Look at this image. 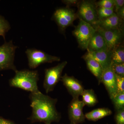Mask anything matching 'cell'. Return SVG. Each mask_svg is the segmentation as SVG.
Wrapping results in <instances>:
<instances>
[{
    "instance_id": "3",
    "label": "cell",
    "mask_w": 124,
    "mask_h": 124,
    "mask_svg": "<svg viewBox=\"0 0 124 124\" xmlns=\"http://www.w3.org/2000/svg\"><path fill=\"white\" fill-rule=\"evenodd\" d=\"M18 46L13 44V41L5 42L0 46V71L17 70L14 63L16 50Z\"/></svg>"
},
{
    "instance_id": "12",
    "label": "cell",
    "mask_w": 124,
    "mask_h": 124,
    "mask_svg": "<svg viewBox=\"0 0 124 124\" xmlns=\"http://www.w3.org/2000/svg\"><path fill=\"white\" fill-rule=\"evenodd\" d=\"M101 83L105 86L111 99L116 94V75L111 66L103 71Z\"/></svg>"
},
{
    "instance_id": "5",
    "label": "cell",
    "mask_w": 124,
    "mask_h": 124,
    "mask_svg": "<svg viewBox=\"0 0 124 124\" xmlns=\"http://www.w3.org/2000/svg\"><path fill=\"white\" fill-rule=\"evenodd\" d=\"M96 31V29L91 24L80 19L79 24L73 31V33L80 47L87 50L89 42Z\"/></svg>"
},
{
    "instance_id": "25",
    "label": "cell",
    "mask_w": 124,
    "mask_h": 124,
    "mask_svg": "<svg viewBox=\"0 0 124 124\" xmlns=\"http://www.w3.org/2000/svg\"><path fill=\"white\" fill-rule=\"evenodd\" d=\"M116 75L117 93H124V77Z\"/></svg>"
},
{
    "instance_id": "18",
    "label": "cell",
    "mask_w": 124,
    "mask_h": 124,
    "mask_svg": "<svg viewBox=\"0 0 124 124\" xmlns=\"http://www.w3.org/2000/svg\"><path fill=\"white\" fill-rule=\"evenodd\" d=\"M81 96L82 101L85 106L93 107L98 102L97 95L93 89L84 90Z\"/></svg>"
},
{
    "instance_id": "29",
    "label": "cell",
    "mask_w": 124,
    "mask_h": 124,
    "mask_svg": "<svg viewBox=\"0 0 124 124\" xmlns=\"http://www.w3.org/2000/svg\"><path fill=\"white\" fill-rule=\"evenodd\" d=\"M116 14L121 20H123L124 18V7H123L120 9L116 12Z\"/></svg>"
},
{
    "instance_id": "21",
    "label": "cell",
    "mask_w": 124,
    "mask_h": 124,
    "mask_svg": "<svg viewBox=\"0 0 124 124\" xmlns=\"http://www.w3.org/2000/svg\"><path fill=\"white\" fill-rule=\"evenodd\" d=\"M11 28L10 24L3 16L0 15V36L5 40V35Z\"/></svg>"
},
{
    "instance_id": "2",
    "label": "cell",
    "mask_w": 124,
    "mask_h": 124,
    "mask_svg": "<svg viewBox=\"0 0 124 124\" xmlns=\"http://www.w3.org/2000/svg\"><path fill=\"white\" fill-rule=\"evenodd\" d=\"M14 76L9 80V85L11 87L18 88L31 93L40 92L38 82L39 74L38 71L28 69L15 71Z\"/></svg>"
},
{
    "instance_id": "23",
    "label": "cell",
    "mask_w": 124,
    "mask_h": 124,
    "mask_svg": "<svg viewBox=\"0 0 124 124\" xmlns=\"http://www.w3.org/2000/svg\"><path fill=\"white\" fill-rule=\"evenodd\" d=\"M99 8L106 9H114L113 0H101L95 4Z\"/></svg>"
},
{
    "instance_id": "30",
    "label": "cell",
    "mask_w": 124,
    "mask_h": 124,
    "mask_svg": "<svg viewBox=\"0 0 124 124\" xmlns=\"http://www.w3.org/2000/svg\"><path fill=\"white\" fill-rule=\"evenodd\" d=\"M0 124H16L11 121L6 119L0 116Z\"/></svg>"
},
{
    "instance_id": "19",
    "label": "cell",
    "mask_w": 124,
    "mask_h": 124,
    "mask_svg": "<svg viewBox=\"0 0 124 124\" xmlns=\"http://www.w3.org/2000/svg\"><path fill=\"white\" fill-rule=\"evenodd\" d=\"M123 63H124V47L119 46L112 51V64Z\"/></svg>"
},
{
    "instance_id": "1",
    "label": "cell",
    "mask_w": 124,
    "mask_h": 124,
    "mask_svg": "<svg viewBox=\"0 0 124 124\" xmlns=\"http://www.w3.org/2000/svg\"><path fill=\"white\" fill-rule=\"evenodd\" d=\"M29 98L32 112L28 119L31 122L51 124L60 120L61 115L56 108L57 99L51 98L40 91L31 93Z\"/></svg>"
},
{
    "instance_id": "7",
    "label": "cell",
    "mask_w": 124,
    "mask_h": 124,
    "mask_svg": "<svg viewBox=\"0 0 124 124\" xmlns=\"http://www.w3.org/2000/svg\"><path fill=\"white\" fill-rule=\"evenodd\" d=\"M78 14L80 19L91 24L94 27L99 20L95 5L91 1H81L79 5Z\"/></svg>"
},
{
    "instance_id": "15",
    "label": "cell",
    "mask_w": 124,
    "mask_h": 124,
    "mask_svg": "<svg viewBox=\"0 0 124 124\" xmlns=\"http://www.w3.org/2000/svg\"><path fill=\"white\" fill-rule=\"evenodd\" d=\"M108 49L105 40L101 33L96 30L89 42L87 51L97 52Z\"/></svg>"
},
{
    "instance_id": "26",
    "label": "cell",
    "mask_w": 124,
    "mask_h": 124,
    "mask_svg": "<svg viewBox=\"0 0 124 124\" xmlns=\"http://www.w3.org/2000/svg\"><path fill=\"white\" fill-rule=\"evenodd\" d=\"M115 119L116 124H124V109L116 111Z\"/></svg>"
},
{
    "instance_id": "28",
    "label": "cell",
    "mask_w": 124,
    "mask_h": 124,
    "mask_svg": "<svg viewBox=\"0 0 124 124\" xmlns=\"http://www.w3.org/2000/svg\"><path fill=\"white\" fill-rule=\"evenodd\" d=\"M62 2L68 6H70L77 4L78 2V1L77 0H65L62 1Z\"/></svg>"
},
{
    "instance_id": "20",
    "label": "cell",
    "mask_w": 124,
    "mask_h": 124,
    "mask_svg": "<svg viewBox=\"0 0 124 124\" xmlns=\"http://www.w3.org/2000/svg\"><path fill=\"white\" fill-rule=\"evenodd\" d=\"M111 99L116 111L124 109V93H116Z\"/></svg>"
},
{
    "instance_id": "22",
    "label": "cell",
    "mask_w": 124,
    "mask_h": 124,
    "mask_svg": "<svg viewBox=\"0 0 124 124\" xmlns=\"http://www.w3.org/2000/svg\"><path fill=\"white\" fill-rule=\"evenodd\" d=\"M97 13L99 20L108 17L115 13L114 9H106L99 8L97 9Z\"/></svg>"
},
{
    "instance_id": "4",
    "label": "cell",
    "mask_w": 124,
    "mask_h": 124,
    "mask_svg": "<svg viewBox=\"0 0 124 124\" xmlns=\"http://www.w3.org/2000/svg\"><path fill=\"white\" fill-rule=\"evenodd\" d=\"M67 63V61H64L55 66L45 70L43 87L46 93L53 91L56 85L61 80L62 72Z\"/></svg>"
},
{
    "instance_id": "31",
    "label": "cell",
    "mask_w": 124,
    "mask_h": 124,
    "mask_svg": "<svg viewBox=\"0 0 124 124\" xmlns=\"http://www.w3.org/2000/svg\"></svg>"
},
{
    "instance_id": "17",
    "label": "cell",
    "mask_w": 124,
    "mask_h": 124,
    "mask_svg": "<svg viewBox=\"0 0 124 124\" xmlns=\"http://www.w3.org/2000/svg\"><path fill=\"white\" fill-rule=\"evenodd\" d=\"M112 111L108 108H96L91 111L85 113V117L88 120L91 121H96L111 115Z\"/></svg>"
},
{
    "instance_id": "16",
    "label": "cell",
    "mask_w": 124,
    "mask_h": 124,
    "mask_svg": "<svg viewBox=\"0 0 124 124\" xmlns=\"http://www.w3.org/2000/svg\"><path fill=\"white\" fill-rule=\"evenodd\" d=\"M84 58L86 62L88 69L97 78L99 84H100L103 72V70L97 61L87 54L84 55Z\"/></svg>"
},
{
    "instance_id": "11",
    "label": "cell",
    "mask_w": 124,
    "mask_h": 124,
    "mask_svg": "<svg viewBox=\"0 0 124 124\" xmlns=\"http://www.w3.org/2000/svg\"><path fill=\"white\" fill-rule=\"evenodd\" d=\"M61 81L73 98H79L84 90L81 82L74 77L65 74L62 77Z\"/></svg>"
},
{
    "instance_id": "14",
    "label": "cell",
    "mask_w": 124,
    "mask_h": 124,
    "mask_svg": "<svg viewBox=\"0 0 124 124\" xmlns=\"http://www.w3.org/2000/svg\"><path fill=\"white\" fill-rule=\"evenodd\" d=\"M122 21V20L115 13L108 17L99 20L94 28L99 27L107 30L118 29L120 28Z\"/></svg>"
},
{
    "instance_id": "10",
    "label": "cell",
    "mask_w": 124,
    "mask_h": 124,
    "mask_svg": "<svg viewBox=\"0 0 124 124\" xmlns=\"http://www.w3.org/2000/svg\"><path fill=\"white\" fill-rule=\"evenodd\" d=\"M85 105L79 98H73L68 106L69 119L72 124H78L85 121V117L83 112Z\"/></svg>"
},
{
    "instance_id": "9",
    "label": "cell",
    "mask_w": 124,
    "mask_h": 124,
    "mask_svg": "<svg viewBox=\"0 0 124 124\" xmlns=\"http://www.w3.org/2000/svg\"><path fill=\"white\" fill-rule=\"evenodd\" d=\"M95 28L104 38L108 50L113 51L119 46L123 38V33L120 28L109 30H104L99 27Z\"/></svg>"
},
{
    "instance_id": "27",
    "label": "cell",
    "mask_w": 124,
    "mask_h": 124,
    "mask_svg": "<svg viewBox=\"0 0 124 124\" xmlns=\"http://www.w3.org/2000/svg\"><path fill=\"white\" fill-rule=\"evenodd\" d=\"M114 8H115L116 12H117L120 9L124 7V0H113Z\"/></svg>"
},
{
    "instance_id": "13",
    "label": "cell",
    "mask_w": 124,
    "mask_h": 124,
    "mask_svg": "<svg viewBox=\"0 0 124 124\" xmlns=\"http://www.w3.org/2000/svg\"><path fill=\"white\" fill-rule=\"evenodd\" d=\"M112 51L108 49L97 52L88 51L87 54L100 64L103 71L110 67Z\"/></svg>"
},
{
    "instance_id": "6",
    "label": "cell",
    "mask_w": 124,
    "mask_h": 124,
    "mask_svg": "<svg viewBox=\"0 0 124 124\" xmlns=\"http://www.w3.org/2000/svg\"><path fill=\"white\" fill-rule=\"evenodd\" d=\"M25 53L28 58V66L31 69H35L43 63L60 61L59 57L50 55L36 49H27Z\"/></svg>"
},
{
    "instance_id": "24",
    "label": "cell",
    "mask_w": 124,
    "mask_h": 124,
    "mask_svg": "<svg viewBox=\"0 0 124 124\" xmlns=\"http://www.w3.org/2000/svg\"><path fill=\"white\" fill-rule=\"evenodd\" d=\"M111 67L116 75L124 77V63L112 64Z\"/></svg>"
},
{
    "instance_id": "8",
    "label": "cell",
    "mask_w": 124,
    "mask_h": 124,
    "mask_svg": "<svg viewBox=\"0 0 124 124\" xmlns=\"http://www.w3.org/2000/svg\"><path fill=\"white\" fill-rule=\"evenodd\" d=\"M77 18L73 10L67 8H59L54 13L53 19L61 31H64Z\"/></svg>"
}]
</instances>
